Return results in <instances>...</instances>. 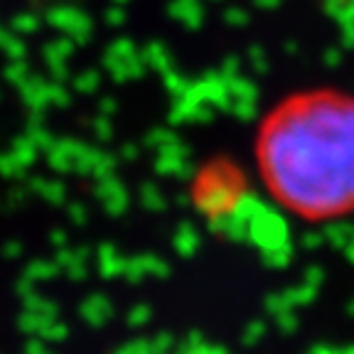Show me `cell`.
Segmentation results:
<instances>
[{"instance_id": "1", "label": "cell", "mask_w": 354, "mask_h": 354, "mask_svg": "<svg viewBox=\"0 0 354 354\" xmlns=\"http://www.w3.org/2000/svg\"><path fill=\"white\" fill-rule=\"evenodd\" d=\"M256 165L276 205L305 224L354 216V96L286 99L256 133Z\"/></svg>"}]
</instances>
